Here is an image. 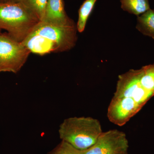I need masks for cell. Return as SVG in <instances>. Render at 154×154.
I'll use <instances>...</instances> for the list:
<instances>
[{
	"instance_id": "6da1fadb",
	"label": "cell",
	"mask_w": 154,
	"mask_h": 154,
	"mask_svg": "<svg viewBox=\"0 0 154 154\" xmlns=\"http://www.w3.org/2000/svg\"><path fill=\"white\" fill-rule=\"evenodd\" d=\"M76 25H59L40 22L23 42L30 52L42 55L68 51L77 40Z\"/></svg>"
},
{
	"instance_id": "7a4b0ae2",
	"label": "cell",
	"mask_w": 154,
	"mask_h": 154,
	"mask_svg": "<svg viewBox=\"0 0 154 154\" xmlns=\"http://www.w3.org/2000/svg\"><path fill=\"white\" fill-rule=\"evenodd\" d=\"M40 22L20 2L0 3V30L16 41L23 42Z\"/></svg>"
},
{
	"instance_id": "3957f363",
	"label": "cell",
	"mask_w": 154,
	"mask_h": 154,
	"mask_svg": "<svg viewBox=\"0 0 154 154\" xmlns=\"http://www.w3.org/2000/svg\"><path fill=\"white\" fill-rule=\"evenodd\" d=\"M58 132L62 140L78 149L86 150L95 143L103 131L98 119L82 116L65 119Z\"/></svg>"
},
{
	"instance_id": "277c9868",
	"label": "cell",
	"mask_w": 154,
	"mask_h": 154,
	"mask_svg": "<svg viewBox=\"0 0 154 154\" xmlns=\"http://www.w3.org/2000/svg\"><path fill=\"white\" fill-rule=\"evenodd\" d=\"M31 52L22 42L0 33V72L17 73L25 65Z\"/></svg>"
},
{
	"instance_id": "5b68a950",
	"label": "cell",
	"mask_w": 154,
	"mask_h": 154,
	"mask_svg": "<svg viewBox=\"0 0 154 154\" xmlns=\"http://www.w3.org/2000/svg\"><path fill=\"white\" fill-rule=\"evenodd\" d=\"M129 143L126 135L117 129L102 132L95 143L84 154H125Z\"/></svg>"
},
{
	"instance_id": "8992f818",
	"label": "cell",
	"mask_w": 154,
	"mask_h": 154,
	"mask_svg": "<svg viewBox=\"0 0 154 154\" xmlns=\"http://www.w3.org/2000/svg\"><path fill=\"white\" fill-rule=\"evenodd\" d=\"M42 22L59 25L75 24L66 14L63 0H48L44 19Z\"/></svg>"
},
{
	"instance_id": "52a82bcc",
	"label": "cell",
	"mask_w": 154,
	"mask_h": 154,
	"mask_svg": "<svg viewBox=\"0 0 154 154\" xmlns=\"http://www.w3.org/2000/svg\"><path fill=\"white\" fill-rule=\"evenodd\" d=\"M137 29L154 39V10L150 9L137 18Z\"/></svg>"
},
{
	"instance_id": "ba28073f",
	"label": "cell",
	"mask_w": 154,
	"mask_h": 154,
	"mask_svg": "<svg viewBox=\"0 0 154 154\" xmlns=\"http://www.w3.org/2000/svg\"><path fill=\"white\" fill-rule=\"evenodd\" d=\"M121 8L130 14L140 16L150 9L149 0H120Z\"/></svg>"
},
{
	"instance_id": "9c48e42d",
	"label": "cell",
	"mask_w": 154,
	"mask_h": 154,
	"mask_svg": "<svg viewBox=\"0 0 154 154\" xmlns=\"http://www.w3.org/2000/svg\"><path fill=\"white\" fill-rule=\"evenodd\" d=\"M97 1L85 0L80 7L76 25L77 30L80 33H82L85 30L88 19L94 10Z\"/></svg>"
},
{
	"instance_id": "30bf717a",
	"label": "cell",
	"mask_w": 154,
	"mask_h": 154,
	"mask_svg": "<svg viewBox=\"0 0 154 154\" xmlns=\"http://www.w3.org/2000/svg\"><path fill=\"white\" fill-rule=\"evenodd\" d=\"M137 72L141 85L154 94V64L142 67Z\"/></svg>"
},
{
	"instance_id": "8fae6325",
	"label": "cell",
	"mask_w": 154,
	"mask_h": 154,
	"mask_svg": "<svg viewBox=\"0 0 154 154\" xmlns=\"http://www.w3.org/2000/svg\"><path fill=\"white\" fill-rule=\"evenodd\" d=\"M36 16L40 22L44 19L48 0H19Z\"/></svg>"
},
{
	"instance_id": "7c38bea8",
	"label": "cell",
	"mask_w": 154,
	"mask_h": 154,
	"mask_svg": "<svg viewBox=\"0 0 154 154\" xmlns=\"http://www.w3.org/2000/svg\"><path fill=\"white\" fill-rule=\"evenodd\" d=\"M85 152V150L78 149L66 142L62 140L47 154H84Z\"/></svg>"
},
{
	"instance_id": "4fadbf2b",
	"label": "cell",
	"mask_w": 154,
	"mask_h": 154,
	"mask_svg": "<svg viewBox=\"0 0 154 154\" xmlns=\"http://www.w3.org/2000/svg\"><path fill=\"white\" fill-rule=\"evenodd\" d=\"M19 0H0V3H7L9 2H18Z\"/></svg>"
},
{
	"instance_id": "5bb4252c",
	"label": "cell",
	"mask_w": 154,
	"mask_h": 154,
	"mask_svg": "<svg viewBox=\"0 0 154 154\" xmlns=\"http://www.w3.org/2000/svg\"><path fill=\"white\" fill-rule=\"evenodd\" d=\"M128 154V153H127V154Z\"/></svg>"
},
{
	"instance_id": "9a60e30c",
	"label": "cell",
	"mask_w": 154,
	"mask_h": 154,
	"mask_svg": "<svg viewBox=\"0 0 154 154\" xmlns=\"http://www.w3.org/2000/svg\"></svg>"
}]
</instances>
